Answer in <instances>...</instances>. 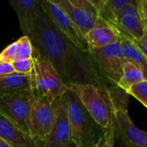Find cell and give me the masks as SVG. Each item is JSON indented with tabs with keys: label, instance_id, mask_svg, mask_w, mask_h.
I'll use <instances>...</instances> for the list:
<instances>
[{
	"label": "cell",
	"instance_id": "83f0119b",
	"mask_svg": "<svg viewBox=\"0 0 147 147\" xmlns=\"http://www.w3.org/2000/svg\"><path fill=\"white\" fill-rule=\"evenodd\" d=\"M94 147H110L109 144L107 143V140L106 138V137L104 136V134L102 135V137L98 140V142L96 143V144L94 145Z\"/></svg>",
	"mask_w": 147,
	"mask_h": 147
},
{
	"label": "cell",
	"instance_id": "f546056e",
	"mask_svg": "<svg viewBox=\"0 0 147 147\" xmlns=\"http://www.w3.org/2000/svg\"><path fill=\"white\" fill-rule=\"evenodd\" d=\"M0 147H12V146H11L8 143L0 138Z\"/></svg>",
	"mask_w": 147,
	"mask_h": 147
},
{
	"label": "cell",
	"instance_id": "603a6c76",
	"mask_svg": "<svg viewBox=\"0 0 147 147\" xmlns=\"http://www.w3.org/2000/svg\"><path fill=\"white\" fill-rule=\"evenodd\" d=\"M17 51H18L17 42L8 45L0 53V62L12 63L13 61H15L17 56Z\"/></svg>",
	"mask_w": 147,
	"mask_h": 147
},
{
	"label": "cell",
	"instance_id": "484cf974",
	"mask_svg": "<svg viewBox=\"0 0 147 147\" xmlns=\"http://www.w3.org/2000/svg\"><path fill=\"white\" fill-rule=\"evenodd\" d=\"M14 73H15V71H14V68H13L11 63L0 62V76H9Z\"/></svg>",
	"mask_w": 147,
	"mask_h": 147
},
{
	"label": "cell",
	"instance_id": "277c9868",
	"mask_svg": "<svg viewBox=\"0 0 147 147\" xmlns=\"http://www.w3.org/2000/svg\"><path fill=\"white\" fill-rule=\"evenodd\" d=\"M106 91L112 107L115 137L125 147H147V131L138 128L127 112L129 94L117 86Z\"/></svg>",
	"mask_w": 147,
	"mask_h": 147
},
{
	"label": "cell",
	"instance_id": "8992f818",
	"mask_svg": "<svg viewBox=\"0 0 147 147\" xmlns=\"http://www.w3.org/2000/svg\"><path fill=\"white\" fill-rule=\"evenodd\" d=\"M94 67L108 87H116L122 75L125 59L120 42H115L104 48L88 49Z\"/></svg>",
	"mask_w": 147,
	"mask_h": 147
},
{
	"label": "cell",
	"instance_id": "7402d4cb",
	"mask_svg": "<svg viewBox=\"0 0 147 147\" xmlns=\"http://www.w3.org/2000/svg\"><path fill=\"white\" fill-rule=\"evenodd\" d=\"M15 73L20 75H30L34 68V61L32 58L18 60L11 63Z\"/></svg>",
	"mask_w": 147,
	"mask_h": 147
},
{
	"label": "cell",
	"instance_id": "3957f363",
	"mask_svg": "<svg viewBox=\"0 0 147 147\" xmlns=\"http://www.w3.org/2000/svg\"><path fill=\"white\" fill-rule=\"evenodd\" d=\"M70 89L77 95L85 109L102 129L110 147H114L113 116L106 89L101 90L92 84H75Z\"/></svg>",
	"mask_w": 147,
	"mask_h": 147
},
{
	"label": "cell",
	"instance_id": "30bf717a",
	"mask_svg": "<svg viewBox=\"0 0 147 147\" xmlns=\"http://www.w3.org/2000/svg\"><path fill=\"white\" fill-rule=\"evenodd\" d=\"M56 115L54 125L47 137L37 144V147H65L70 143L71 132L67 109L62 98L55 100Z\"/></svg>",
	"mask_w": 147,
	"mask_h": 147
},
{
	"label": "cell",
	"instance_id": "8fae6325",
	"mask_svg": "<svg viewBox=\"0 0 147 147\" xmlns=\"http://www.w3.org/2000/svg\"><path fill=\"white\" fill-rule=\"evenodd\" d=\"M33 61L38 66L42 75L43 82L47 89V97L54 102L56 99H60L70 88L64 84L60 76L56 72L51 62L44 56L41 55L36 49H33L32 54Z\"/></svg>",
	"mask_w": 147,
	"mask_h": 147
},
{
	"label": "cell",
	"instance_id": "5b68a950",
	"mask_svg": "<svg viewBox=\"0 0 147 147\" xmlns=\"http://www.w3.org/2000/svg\"><path fill=\"white\" fill-rule=\"evenodd\" d=\"M55 103L47 96L40 94L35 88L32 90L29 114V135L38 144L49 133L55 120Z\"/></svg>",
	"mask_w": 147,
	"mask_h": 147
},
{
	"label": "cell",
	"instance_id": "cb8c5ba5",
	"mask_svg": "<svg viewBox=\"0 0 147 147\" xmlns=\"http://www.w3.org/2000/svg\"><path fill=\"white\" fill-rule=\"evenodd\" d=\"M69 1L74 4L76 6L86 11L88 13H91L94 16L100 17L99 11L91 4L89 0H69Z\"/></svg>",
	"mask_w": 147,
	"mask_h": 147
},
{
	"label": "cell",
	"instance_id": "1f68e13d",
	"mask_svg": "<svg viewBox=\"0 0 147 147\" xmlns=\"http://www.w3.org/2000/svg\"><path fill=\"white\" fill-rule=\"evenodd\" d=\"M144 20H145V19H144ZM145 23H146V24H147V21H146V20H145Z\"/></svg>",
	"mask_w": 147,
	"mask_h": 147
},
{
	"label": "cell",
	"instance_id": "6da1fadb",
	"mask_svg": "<svg viewBox=\"0 0 147 147\" xmlns=\"http://www.w3.org/2000/svg\"><path fill=\"white\" fill-rule=\"evenodd\" d=\"M27 36L33 49L51 62L69 88L75 84H92L101 90L109 88L98 74L89 51L72 42L43 11Z\"/></svg>",
	"mask_w": 147,
	"mask_h": 147
},
{
	"label": "cell",
	"instance_id": "e0dca14e",
	"mask_svg": "<svg viewBox=\"0 0 147 147\" xmlns=\"http://www.w3.org/2000/svg\"><path fill=\"white\" fill-rule=\"evenodd\" d=\"M119 42L122 49L123 56L125 61H130L137 65L144 74L147 79V60L134 44L133 41L122 37H119Z\"/></svg>",
	"mask_w": 147,
	"mask_h": 147
},
{
	"label": "cell",
	"instance_id": "52a82bcc",
	"mask_svg": "<svg viewBox=\"0 0 147 147\" xmlns=\"http://www.w3.org/2000/svg\"><path fill=\"white\" fill-rule=\"evenodd\" d=\"M32 89L0 97V113L29 134V114Z\"/></svg>",
	"mask_w": 147,
	"mask_h": 147
},
{
	"label": "cell",
	"instance_id": "44dd1931",
	"mask_svg": "<svg viewBox=\"0 0 147 147\" xmlns=\"http://www.w3.org/2000/svg\"><path fill=\"white\" fill-rule=\"evenodd\" d=\"M126 94L133 96L147 108V79L133 85Z\"/></svg>",
	"mask_w": 147,
	"mask_h": 147
},
{
	"label": "cell",
	"instance_id": "4316f807",
	"mask_svg": "<svg viewBox=\"0 0 147 147\" xmlns=\"http://www.w3.org/2000/svg\"><path fill=\"white\" fill-rule=\"evenodd\" d=\"M139 3H140L139 8L142 12V15L144 18L147 21V0H140Z\"/></svg>",
	"mask_w": 147,
	"mask_h": 147
},
{
	"label": "cell",
	"instance_id": "7a4b0ae2",
	"mask_svg": "<svg viewBox=\"0 0 147 147\" xmlns=\"http://www.w3.org/2000/svg\"><path fill=\"white\" fill-rule=\"evenodd\" d=\"M67 113L71 140L76 147H94L104 134L85 109L77 95L69 89L61 97Z\"/></svg>",
	"mask_w": 147,
	"mask_h": 147
},
{
	"label": "cell",
	"instance_id": "4fadbf2b",
	"mask_svg": "<svg viewBox=\"0 0 147 147\" xmlns=\"http://www.w3.org/2000/svg\"><path fill=\"white\" fill-rule=\"evenodd\" d=\"M119 34L109 23L99 18L94 27L84 36L88 48H104L119 42Z\"/></svg>",
	"mask_w": 147,
	"mask_h": 147
},
{
	"label": "cell",
	"instance_id": "9a60e30c",
	"mask_svg": "<svg viewBox=\"0 0 147 147\" xmlns=\"http://www.w3.org/2000/svg\"><path fill=\"white\" fill-rule=\"evenodd\" d=\"M0 138L12 147H37L31 137L0 113Z\"/></svg>",
	"mask_w": 147,
	"mask_h": 147
},
{
	"label": "cell",
	"instance_id": "d6986e66",
	"mask_svg": "<svg viewBox=\"0 0 147 147\" xmlns=\"http://www.w3.org/2000/svg\"><path fill=\"white\" fill-rule=\"evenodd\" d=\"M102 3L103 6L100 11V18L106 21L125 6L140 5L138 0H102Z\"/></svg>",
	"mask_w": 147,
	"mask_h": 147
},
{
	"label": "cell",
	"instance_id": "9c48e42d",
	"mask_svg": "<svg viewBox=\"0 0 147 147\" xmlns=\"http://www.w3.org/2000/svg\"><path fill=\"white\" fill-rule=\"evenodd\" d=\"M41 6L43 12L64 36L81 49L88 51L89 48L85 38L64 11L49 0H41Z\"/></svg>",
	"mask_w": 147,
	"mask_h": 147
},
{
	"label": "cell",
	"instance_id": "4dcf8cb0",
	"mask_svg": "<svg viewBox=\"0 0 147 147\" xmlns=\"http://www.w3.org/2000/svg\"><path fill=\"white\" fill-rule=\"evenodd\" d=\"M65 147H76V145L72 142V143H70L69 144H67V146H65Z\"/></svg>",
	"mask_w": 147,
	"mask_h": 147
},
{
	"label": "cell",
	"instance_id": "d6a6232c",
	"mask_svg": "<svg viewBox=\"0 0 147 147\" xmlns=\"http://www.w3.org/2000/svg\"><path fill=\"white\" fill-rule=\"evenodd\" d=\"M138 1H140V0H138Z\"/></svg>",
	"mask_w": 147,
	"mask_h": 147
},
{
	"label": "cell",
	"instance_id": "f1b7e54d",
	"mask_svg": "<svg viewBox=\"0 0 147 147\" xmlns=\"http://www.w3.org/2000/svg\"><path fill=\"white\" fill-rule=\"evenodd\" d=\"M91 2V4L99 11V13L100 11H101L102 9V6H103V3H102V0H89Z\"/></svg>",
	"mask_w": 147,
	"mask_h": 147
},
{
	"label": "cell",
	"instance_id": "d4e9b609",
	"mask_svg": "<svg viewBox=\"0 0 147 147\" xmlns=\"http://www.w3.org/2000/svg\"><path fill=\"white\" fill-rule=\"evenodd\" d=\"M145 24H146V23H145ZM133 42L138 47V49L140 50V52L143 54V55L145 57V59L147 60V24H146V33H145V35L141 39L133 41Z\"/></svg>",
	"mask_w": 147,
	"mask_h": 147
},
{
	"label": "cell",
	"instance_id": "5bb4252c",
	"mask_svg": "<svg viewBox=\"0 0 147 147\" xmlns=\"http://www.w3.org/2000/svg\"><path fill=\"white\" fill-rule=\"evenodd\" d=\"M49 1L57 5L69 17L72 22L80 30L83 37L89 30L94 27L98 18H100L94 16L91 13H88L86 11L76 6L69 0H49Z\"/></svg>",
	"mask_w": 147,
	"mask_h": 147
},
{
	"label": "cell",
	"instance_id": "ba28073f",
	"mask_svg": "<svg viewBox=\"0 0 147 147\" xmlns=\"http://www.w3.org/2000/svg\"><path fill=\"white\" fill-rule=\"evenodd\" d=\"M107 22L117 30L119 36L131 41L141 39L146 33L145 21L139 6H125L113 15Z\"/></svg>",
	"mask_w": 147,
	"mask_h": 147
},
{
	"label": "cell",
	"instance_id": "2e32d148",
	"mask_svg": "<svg viewBox=\"0 0 147 147\" xmlns=\"http://www.w3.org/2000/svg\"><path fill=\"white\" fill-rule=\"evenodd\" d=\"M34 88L32 73L30 75H20L14 73L9 76H0V97Z\"/></svg>",
	"mask_w": 147,
	"mask_h": 147
},
{
	"label": "cell",
	"instance_id": "ffe728a7",
	"mask_svg": "<svg viewBox=\"0 0 147 147\" xmlns=\"http://www.w3.org/2000/svg\"><path fill=\"white\" fill-rule=\"evenodd\" d=\"M16 42L18 44L16 61L32 58L33 47L30 38L27 36H23Z\"/></svg>",
	"mask_w": 147,
	"mask_h": 147
},
{
	"label": "cell",
	"instance_id": "ac0fdd59",
	"mask_svg": "<svg viewBox=\"0 0 147 147\" xmlns=\"http://www.w3.org/2000/svg\"><path fill=\"white\" fill-rule=\"evenodd\" d=\"M144 79H146L144 74L137 65L130 61H125L122 75L117 87L126 93L133 85Z\"/></svg>",
	"mask_w": 147,
	"mask_h": 147
},
{
	"label": "cell",
	"instance_id": "7c38bea8",
	"mask_svg": "<svg viewBox=\"0 0 147 147\" xmlns=\"http://www.w3.org/2000/svg\"><path fill=\"white\" fill-rule=\"evenodd\" d=\"M18 15L24 36H27L42 12L41 0H7Z\"/></svg>",
	"mask_w": 147,
	"mask_h": 147
}]
</instances>
